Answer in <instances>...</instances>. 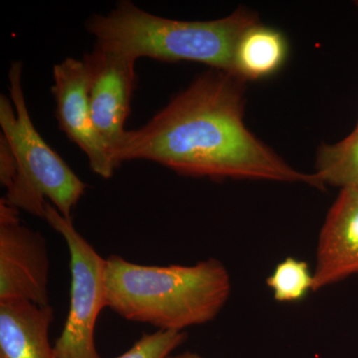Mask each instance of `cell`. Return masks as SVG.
<instances>
[{
    "label": "cell",
    "instance_id": "14",
    "mask_svg": "<svg viewBox=\"0 0 358 358\" xmlns=\"http://www.w3.org/2000/svg\"><path fill=\"white\" fill-rule=\"evenodd\" d=\"M187 338L185 331H162L145 334L129 350L115 358H166Z\"/></svg>",
    "mask_w": 358,
    "mask_h": 358
},
{
    "label": "cell",
    "instance_id": "15",
    "mask_svg": "<svg viewBox=\"0 0 358 358\" xmlns=\"http://www.w3.org/2000/svg\"><path fill=\"white\" fill-rule=\"evenodd\" d=\"M166 358H203L201 355H199V353L192 352H185L182 353H179V355H169V357Z\"/></svg>",
    "mask_w": 358,
    "mask_h": 358
},
{
    "label": "cell",
    "instance_id": "1",
    "mask_svg": "<svg viewBox=\"0 0 358 358\" xmlns=\"http://www.w3.org/2000/svg\"><path fill=\"white\" fill-rule=\"evenodd\" d=\"M244 84L222 70L200 75L145 126L127 131L113 154L115 164L145 159L195 178L324 188L317 174L296 171L247 129Z\"/></svg>",
    "mask_w": 358,
    "mask_h": 358
},
{
    "label": "cell",
    "instance_id": "10",
    "mask_svg": "<svg viewBox=\"0 0 358 358\" xmlns=\"http://www.w3.org/2000/svg\"><path fill=\"white\" fill-rule=\"evenodd\" d=\"M54 317L50 305L0 303V358H56L48 336Z\"/></svg>",
    "mask_w": 358,
    "mask_h": 358
},
{
    "label": "cell",
    "instance_id": "3",
    "mask_svg": "<svg viewBox=\"0 0 358 358\" xmlns=\"http://www.w3.org/2000/svg\"><path fill=\"white\" fill-rule=\"evenodd\" d=\"M260 23L245 7L220 20L183 21L145 13L131 1H121L107 15L93 14L85 27L96 46L138 60L193 61L236 76L235 52L242 35Z\"/></svg>",
    "mask_w": 358,
    "mask_h": 358
},
{
    "label": "cell",
    "instance_id": "4",
    "mask_svg": "<svg viewBox=\"0 0 358 358\" xmlns=\"http://www.w3.org/2000/svg\"><path fill=\"white\" fill-rule=\"evenodd\" d=\"M22 62L9 70L10 99L0 96L1 136L13 150L14 159L0 167V181L6 188L9 204L43 218L45 204L50 202L63 216L72 218L73 209L87 185L42 138L26 106Z\"/></svg>",
    "mask_w": 358,
    "mask_h": 358
},
{
    "label": "cell",
    "instance_id": "11",
    "mask_svg": "<svg viewBox=\"0 0 358 358\" xmlns=\"http://www.w3.org/2000/svg\"><path fill=\"white\" fill-rule=\"evenodd\" d=\"M288 43L281 32L260 23L242 35L235 52V72L244 81L275 74L284 65Z\"/></svg>",
    "mask_w": 358,
    "mask_h": 358
},
{
    "label": "cell",
    "instance_id": "13",
    "mask_svg": "<svg viewBox=\"0 0 358 358\" xmlns=\"http://www.w3.org/2000/svg\"><path fill=\"white\" fill-rule=\"evenodd\" d=\"M267 286L275 301L296 303L313 292V273L305 261L288 257L275 266L268 275Z\"/></svg>",
    "mask_w": 358,
    "mask_h": 358
},
{
    "label": "cell",
    "instance_id": "9",
    "mask_svg": "<svg viewBox=\"0 0 358 358\" xmlns=\"http://www.w3.org/2000/svg\"><path fill=\"white\" fill-rule=\"evenodd\" d=\"M358 273V188L341 189L320 230L313 292Z\"/></svg>",
    "mask_w": 358,
    "mask_h": 358
},
{
    "label": "cell",
    "instance_id": "8",
    "mask_svg": "<svg viewBox=\"0 0 358 358\" xmlns=\"http://www.w3.org/2000/svg\"><path fill=\"white\" fill-rule=\"evenodd\" d=\"M53 81L59 128L85 152L94 173L105 179L112 178L117 166L94 122L83 60L66 58L54 66Z\"/></svg>",
    "mask_w": 358,
    "mask_h": 358
},
{
    "label": "cell",
    "instance_id": "17",
    "mask_svg": "<svg viewBox=\"0 0 358 358\" xmlns=\"http://www.w3.org/2000/svg\"><path fill=\"white\" fill-rule=\"evenodd\" d=\"M355 6L358 7V1L355 2Z\"/></svg>",
    "mask_w": 358,
    "mask_h": 358
},
{
    "label": "cell",
    "instance_id": "6",
    "mask_svg": "<svg viewBox=\"0 0 358 358\" xmlns=\"http://www.w3.org/2000/svg\"><path fill=\"white\" fill-rule=\"evenodd\" d=\"M48 249L38 231L22 222L20 209L0 200V303H49Z\"/></svg>",
    "mask_w": 358,
    "mask_h": 358
},
{
    "label": "cell",
    "instance_id": "5",
    "mask_svg": "<svg viewBox=\"0 0 358 358\" xmlns=\"http://www.w3.org/2000/svg\"><path fill=\"white\" fill-rule=\"evenodd\" d=\"M43 219L64 238L70 256V303L62 333L54 345L56 358H102L96 350V320L106 301V259L75 228L72 218L45 204Z\"/></svg>",
    "mask_w": 358,
    "mask_h": 358
},
{
    "label": "cell",
    "instance_id": "12",
    "mask_svg": "<svg viewBox=\"0 0 358 358\" xmlns=\"http://www.w3.org/2000/svg\"><path fill=\"white\" fill-rule=\"evenodd\" d=\"M315 173L324 186L358 188V129L338 143L319 148Z\"/></svg>",
    "mask_w": 358,
    "mask_h": 358
},
{
    "label": "cell",
    "instance_id": "2",
    "mask_svg": "<svg viewBox=\"0 0 358 358\" xmlns=\"http://www.w3.org/2000/svg\"><path fill=\"white\" fill-rule=\"evenodd\" d=\"M107 308L129 322L183 331L215 319L231 294L227 268L210 258L192 266H147L106 259Z\"/></svg>",
    "mask_w": 358,
    "mask_h": 358
},
{
    "label": "cell",
    "instance_id": "16",
    "mask_svg": "<svg viewBox=\"0 0 358 358\" xmlns=\"http://www.w3.org/2000/svg\"><path fill=\"white\" fill-rule=\"evenodd\" d=\"M355 129H358V121H357V126H355Z\"/></svg>",
    "mask_w": 358,
    "mask_h": 358
},
{
    "label": "cell",
    "instance_id": "7",
    "mask_svg": "<svg viewBox=\"0 0 358 358\" xmlns=\"http://www.w3.org/2000/svg\"><path fill=\"white\" fill-rule=\"evenodd\" d=\"M83 62L94 122L113 155L127 133L124 124L136 88V59L95 45L93 51L84 56Z\"/></svg>",
    "mask_w": 358,
    "mask_h": 358
}]
</instances>
